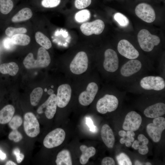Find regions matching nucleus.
<instances>
[{"mask_svg": "<svg viewBox=\"0 0 165 165\" xmlns=\"http://www.w3.org/2000/svg\"><path fill=\"white\" fill-rule=\"evenodd\" d=\"M5 165H16L17 164L13 161L11 160H9L6 162Z\"/></svg>", "mask_w": 165, "mask_h": 165, "instance_id": "47", "label": "nucleus"}, {"mask_svg": "<svg viewBox=\"0 0 165 165\" xmlns=\"http://www.w3.org/2000/svg\"><path fill=\"white\" fill-rule=\"evenodd\" d=\"M57 165H72L71 153L67 149H64L57 154L55 161Z\"/></svg>", "mask_w": 165, "mask_h": 165, "instance_id": "22", "label": "nucleus"}, {"mask_svg": "<svg viewBox=\"0 0 165 165\" xmlns=\"http://www.w3.org/2000/svg\"><path fill=\"white\" fill-rule=\"evenodd\" d=\"M140 142L137 140H135L134 141V142L132 144V147L135 150L138 149L139 148Z\"/></svg>", "mask_w": 165, "mask_h": 165, "instance_id": "43", "label": "nucleus"}, {"mask_svg": "<svg viewBox=\"0 0 165 165\" xmlns=\"http://www.w3.org/2000/svg\"><path fill=\"white\" fill-rule=\"evenodd\" d=\"M145 164L147 165H151L152 164L151 163L149 162H147L145 163Z\"/></svg>", "mask_w": 165, "mask_h": 165, "instance_id": "52", "label": "nucleus"}, {"mask_svg": "<svg viewBox=\"0 0 165 165\" xmlns=\"http://www.w3.org/2000/svg\"><path fill=\"white\" fill-rule=\"evenodd\" d=\"M33 15L31 10L28 8H24L20 10L12 18L13 22L25 21L31 18Z\"/></svg>", "mask_w": 165, "mask_h": 165, "instance_id": "23", "label": "nucleus"}, {"mask_svg": "<svg viewBox=\"0 0 165 165\" xmlns=\"http://www.w3.org/2000/svg\"><path fill=\"white\" fill-rule=\"evenodd\" d=\"M125 87L127 90L133 92L160 93L165 90V78L161 75H145Z\"/></svg>", "mask_w": 165, "mask_h": 165, "instance_id": "2", "label": "nucleus"}, {"mask_svg": "<svg viewBox=\"0 0 165 165\" xmlns=\"http://www.w3.org/2000/svg\"><path fill=\"white\" fill-rule=\"evenodd\" d=\"M105 27L104 22L100 19H97L91 22L82 24L80 27L81 31L86 36L93 34L98 35L103 31Z\"/></svg>", "mask_w": 165, "mask_h": 165, "instance_id": "15", "label": "nucleus"}, {"mask_svg": "<svg viewBox=\"0 0 165 165\" xmlns=\"http://www.w3.org/2000/svg\"><path fill=\"white\" fill-rule=\"evenodd\" d=\"M138 141L142 144L147 145L148 143V140L143 134H141L138 137Z\"/></svg>", "mask_w": 165, "mask_h": 165, "instance_id": "42", "label": "nucleus"}, {"mask_svg": "<svg viewBox=\"0 0 165 165\" xmlns=\"http://www.w3.org/2000/svg\"><path fill=\"white\" fill-rule=\"evenodd\" d=\"M144 113L149 118L160 117L165 114V104L162 102H158L149 105L145 109Z\"/></svg>", "mask_w": 165, "mask_h": 165, "instance_id": "18", "label": "nucleus"}, {"mask_svg": "<svg viewBox=\"0 0 165 165\" xmlns=\"http://www.w3.org/2000/svg\"><path fill=\"white\" fill-rule=\"evenodd\" d=\"M165 128V119L162 117L154 118L153 123L148 124L146 127L147 132L155 142L160 141L161 134Z\"/></svg>", "mask_w": 165, "mask_h": 165, "instance_id": "7", "label": "nucleus"}, {"mask_svg": "<svg viewBox=\"0 0 165 165\" xmlns=\"http://www.w3.org/2000/svg\"><path fill=\"white\" fill-rule=\"evenodd\" d=\"M65 137L64 130L57 128L49 133L45 137L43 144L48 148H51L58 146L62 143Z\"/></svg>", "mask_w": 165, "mask_h": 165, "instance_id": "9", "label": "nucleus"}, {"mask_svg": "<svg viewBox=\"0 0 165 165\" xmlns=\"http://www.w3.org/2000/svg\"><path fill=\"white\" fill-rule=\"evenodd\" d=\"M152 71L146 64L140 60H129L121 64L115 78L117 83L125 86Z\"/></svg>", "mask_w": 165, "mask_h": 165, "instance_id": "1", "label": "nucleus"}, {"mask_svg": "<svg viewBox=\"0 0 165 165\" xmlns=\"http://www.w3.org/2000/svg\"><path fill=\"white\" fill-rule=\"evenodd\" d=\"M13 154L15 155L16 161L17 163H20L23 160L24 156V154L20 153V149L16 148L13 150Z\"/></svg>", "mask_w": 165, "mask_h": 165, "instance_id": "37", "label": "nucleus"}, {"mask_svg": "<svg viewBox=\"0 0 165 165\" xmlns=\"http://www.w3.org/2000/svg\"><path fill=\"white\" fill-rule=\"evenodd\" d=\"M119 100L115 95L106 94L97 101L96 104L97 111L105 114L116 110L118 107Z\"/></svg>", "mask_w": 165, "mask_h": 165, "instance_id": "6", "label": "nucleus"}, {"mask_svg": "<svg viewBox=\"0 0 165 165\" xmlns=\"http://www.w3.org/2000/svg\"><path fill=\"white\" fill-rule=\"evenodd\" d=\"M134 164L136 165H142L143 164L140 161H139L138 160H136L135 163H134Z\"/></svg>", "mask_w": 165, "mask_h": 165, "instance_id": "51", "label": "nucleus"}, {"mask_svg": "<svg viewBox=\"0 0 165 165\" xmlns=\"http://www.w3.org/2000/svg\"><path fill=\"white\" fill-rule=\"evenodd\" d=\"M61 0H42V6L46 8H53L57 6L60 3Z\"/></svg>", "mask_w": 165, "mask_h": 165, "instance_id": "35", "label": "nucleus"}, {"mask_svg": "<svg viewBox=\"0 0 165 165\" xmlns=\"http://www.w3.org/2000/svg\"><path fill=\"white\" fill-rule=\"evenodd\" d=\"M15 110L12 105H8L0 110V123L5 124L8 123L13 116Z\"/></svg>", "mask_w": 165, "mask_h": 165, "instance_id": "20", "label": "nucleus"}, {"mask_svg": "<svg viewBox=\"0 0 165 165\" xmlns=\"http://www.w3.org/2000/svg\"><path fill=\"white\" fill-rule=\"evenodd\" d=\"M80 149L82 152L80 158V163L82 165L86 164L89 158L95 154V148L93 146L88 147L86 145H82L80 146Z\"/></svg>", "mask_w": 165, "mask_h": 165, "instance_id": "21", "label": "nucleus"}, {"mask_svg": "<svg viewBox=\"0 0 165 165\" xmlns=\"http://www.w3.org/2000/svg\"><path fill=\"white\" fill-rule=\"evenodd\" d=\"M114 20L122 27H126L129 24V20L127 18L121 13H116L114 15Z\"/></svg>", "mask_w": 165, "mask_h": 165, "instance_id": "30", "label": "nucleus"}, {"mask_svg": "<svg viewBox=\"0 0 165 165\" xmlns=\"http://www.w3.org/2000/svg\"><path fill=\"white\" fill-rule=\"evenodd\" d=\"M142 122L141 116L136 112L131 111L126 115L123 125L126 130L135 131L139 128Z\"/></svg>", "mask_w": 165, "mask_h": 165, "instance_id": "16", "label": "nucleus"}, {"mask_svg": "<svg viewBox=\"0 0 165 165\" xmlns=\"http://www.w3.org/2000/svg\"><path fill=\"white\" fill-rule=\"evenodd\" d=\"M43 90L40 87L34 89L30 95V101L31 105L36 106L38 104L43 94Z\"/></svg>", "mask_w": 165, "mask_h": 165, "instance_id": "27", "label": "nucleus"}, {"mask_svg": "<svg viewBox=\"0 0 165 165\" xmlns=\"http://www.w3.org/2000/svg\"><path fill=\"white\" fill-rule=\"evenodd\" d=\"M3 45L5 48L8 50H11L13 49L14 45L12 42L11 39L6 38L3 41Z\"/></svg>", "mask_w": 165, "mask_h": 165, "instance_id": "40", "label": "nucleus"}, {"mask_svg": "<svg viewBox=\"0 0 165 165\" xmlns=\"http://www.w3.org/2000/svg\"><path fill=\"white\" fill-rule=\"evenodd\" d=\"M126 132L124 130H121L119 132V135L122 137H124L126 136Z\"/></svg>", "mask_w": 165, "mask_h": 165, "instance_id": "46", "label": "nucleus"}, {"mask_svg": "<svg viewBox=\"0 0 165 165\" xmlns=\"http://www.w3.org/2000/svg\"><path fill=\"white\" fill-rule=\"evenodd\" d=\"M101 164L102 165H115V162L113 159L109 157L104 158L102 160Z\"/></svg>", "mask_w": 165, "mask_h": 165, "instance_id": "39", "label": "nucleus"}, {"mask_svg": "<svg viewBox=\"0 0 165 165\" xmlns=\"http://www.w3.org/2000/svg\"><path fill=\"white\" fill-rule=\"evenodd\" d=\"M138 152L141 154L144 155L147 154L148 152V148L147 145L142 144L140 145Z\"/></svg>", "mask_w": 165, "mask_h": 165, "instance_id": "41", "label": "nucleus"}, {"mask_svg": "<svg viewBox=\"0 0 165 165\" xmlns=\"http://www.w3.org/2000/svg\"><path fill=\"white\" fill-rule=\"evenodd\" d=\"M99 89L97 83L92 82L87 86L86 90L82 92L79 97V101L82 105L86 106L90 105L94 100Z\"/></svg>", "mask_w": 165, "mask_h": 165, "instance_id": "13", "label": "nucleus"}, {"mask_svg": "<svg viewBox=\"0 0 165 165\" xmlns=\"http://www.w3.org/2000/svg\"><path fill=\"white\" fill-rule=\"evenodd\" d=\"M88 63L86 53L84 51L79 52L76 54L70 64V71L75 74H81L87 70Z\"/></svg>", "mask_w": 165, "mask_h": 165, "instance_id": "10", "label": "nucleus"}, {"mask_svg": "<svg viewBox=\"0 0 165 165\" xmlns=\"http://www.w3.org/2000/svg\"><path fill=\"white\" fill-rule=\"evenodd\" d=\"M13 7V4L12 0H0V11L2 13H9Z\"/></svg>", "mask_w": 165, "mask_h": 165, "instance_id": "28", "label": "nucleus"}, {"mask_svg": "<svg viewBox=\"0 0 165 165\" xmlns=\"http://www.w3.org/2000/svg\"><path fill=\"white\" fill-rule=\"evenodd\" d=\"M24 127L25 133L30 137H36L40 132L38 120L35 115L31 112H28L24 114Z\"/></svg>", "mask_w": 165, "mask_h": 165, "instance_id": "8", "label": "nucleus"}, {"mask_svg": "<svg viewBox=\"0 0 165 165\" xmlns=\"http://www.w3.org/2000/svg\"><path fill=\"white\" fill-rule=\"evenodd\" d=\"M57 101L56 95L54 94H51L46 101L40 105L37 109V113L39 114L45 113L46 118L49 119L53 118L56 112Z\"/></svg>", "mask_w": 165, "mask_h": 165, "instance_id": "14", "label": "nucleus"}, {"mask_svg": "<svg viewBox=\"0 0 165 165\" xmlns=\"http://www.w3.org/2000/svg\"><path fill=\"white\" fill-rule=\"evenodd\" d=\"M135 135V133L134 131L132 130H128L126 133V136L127 137H134Z\"/></svg>", "mask_w": 165, "mask_h": 165, "instance_id": "44", "label": "nucleus"}, {"mask_svg": "<svg viewBox=\"0 0 165 165\" xmlns=\"http://www.w3.org/2000/svg\"><path fill=\"white\" fill-rule=\"evenodd\" d=\"M126 141V139L125 137H123L119 140V142L121 144L125 143Z\"/></svg>", "mask_w": 165, "mask_h": 165, "instance_id": "49", "label": "nucleus"}, {"mask_svg": "<svg viewBox=\"0 0 165 165\" xmlns=\"http://www.w3.org/2000/svg\"><path fill=\"white\" fill-rule=\"evenodd\" d=\"M35 59L32 53H29L23 61L26 68L30 69L39 68H45L50 63V57L48 52L44 48L41 47L38 50L37 58Z\"/></svg>", "mask_w": 165, "mask_h": 165, "instance_id": "3", "label": "nucleus"}, {"mask_svg": "<svg viewBox=\"0 0 165 165\" xmlns=\"http://www.w3.org/2000/svg\"><path fill=\"white\" fill-rule=\"evenodd\" d=\"M138 39L141 49L146 52L152 51L155 47L158 46L160 42L159 37L151 34L145 29H141L139 32Z\"/></svg>", "mask_w": 165, "mask_h": 165, "instance_id": "4", "label": "nucleus"}, {"mask_svg": "<svg viewBox=\"0 0 165 165\" xmlns=\"http://www.w3.org/2000/svg\"><path fill=\"white\" fill-rule=\"evenodd\" d=\"M86 123L90 128V131L93 132H95L97 131V127L94 125L93 121L90 118L88 117L86 118Z\"/></svg>", "mask_w": 165, "mask_h": 165, "instance_id": "38", "label": "nucleus"}, {"mask_svg": "<svg viewBox=\"0 0 165 165\" xmlns=\"http://www.w3.org/2000/svg\"><path fill=\"white\" fill-rule=\"evenodd\" d=\"M6 158V154L2 152V151L0 150V158L2 160H5Z\"/></svg>", "mask_w": 165, "mask_h": 165, "instance_id": "45", "label": "nucleus"}, {"mask_svg": "<svg viewBox=\"0 0 165 165\" xmlns=\"http://www.w3.org/2000/svg\"><path fill=\"white\" fill-rule=\"evenodd\" d=\"M36 42L46 49H49L52 47V43L50 39L42 32L37 31L35 34Z\"/></svg>", "mask_w": 165, "mask_h": 165, "instance_id": "25", "label": "nucleus"}, {"mask_svg": "<svg viewBox=\"0 0 165 165\" xmlns=\"http://www.w3.org/2000/svg\"><path fill=\"white\" fill-rule=\"evenodd\" d=\"M102 139L105 145L109 148H112L115 142V137L112 129L107 124L104 125L101 131Z\"/></svg>", "mask_w": 165, "mask_h": 165, "instance_id": "19", "label": "nucleus"}, {"mask_svg": "<svg viewBox=\"0 0 165 165\" xmlns=\"http://www.w3.org/2000/svg\"><path fill=\"white\" fill-rule=\"evenodd\" d=\"M126 140L129 141L130 142H133L134 140V137H127V138H126Z\"/></svg>", "mask_w": 165, "mask_h": 165, "instance_id": "48", "label": "nucleus"}, {"mask_svg": "<svg viewBox=\"0 0 165 165\" xmlns=\"http://www.w3.org/2000/svg\"><path fill=\"white\" fill-rule=\"evenodd\" d=\"M27 29L24 27L15 28L12 27L8 28L5 31L6 34L9 37L19 34H24L27 32Z\"/></svg>", "mask_w": 165, "mask_h": 165, "instance_id": "32", "label": "nucleus"}, {"mask_svg": "<svg viewBox=\"0 0 165 165\" xmlns=\"http://www.w3.org/2000/svg\"><path fill=\"white\" fill-rule=\"evenodd\" d=\"M91 2V0H75V5L76 8L81 9L89 6Z\"/></svg>", "mask_w": 165, "mask_h": 165, "instance_id": "36", "label": "nucleus"}, {"mask_svg": "<svg viewBox=\"0 0 165 165\" xmlns=\"http://www.w3.org/2000/svg\"><path fill=\"white\" fill-rule=\"evenodd\" d=\"M104 56L103 68L115 77L121 65L117 53L113 49L109 48L105 50Z\"/></svg>", "mask_w": 165, "mask_h": 165, "instance_id": "5", "label": "nucleus"}, {"mask_svg": "<svg viewBox=\"0 0 165 165\" xmlns=\"http://www.w3.org/2000/svg\"><path fill=\"white\" fill-rule=\"evenodd\" d=\"M90 11L84 9L77 13L75 15V20L79 23H83L88 20L90 18Z\"/></svg>", "mask_w": 165, "mask_h": 165, "instance_id": "29", "label": "nucleus"}, {"mask_svg": "<svg viewBox=\"0 0 165 165\" xmlns=\"http://www.w3.org/2000/svg\"><path fill=\"white\" fill-rule=\"evenodd\" d=\"M135 11L139 18L147 23H152L156 19L155 11L148 4L145 3L138 4L136 6Z\"/></svg>", "mask_w": 165, "mask_h": 165, "instance_id": "12", "label": "nucleus"}, {"mask_svg": "<svg viewBox=\"0 0 165 165\" xmlns=\"http://www.w3.org/2000/svg\"><path fill=\"white\" fill-rule=\"evenodd\" d=\"M23 123V120L20 116L16 115L13 117L9 122L8 125L9 127L13 130H17Z\"/></svg>", "mask_w": 165, "mask_h": 165, "instance_id": "31", "label": "nucleus"}, {"mask_svg": "<svg viewBox=\"0 0 165 165\" xmlns=\"http://www.w3.org/2000/svg\"><path fill=\"white\" fill-rule=\"evenodd\" d=\"M125 143V144L126 146L127 147H130L132 145L131 142L126 140Z\"/></svg>", "mask_w": 165, "mask_h": 165, "instance_id": "50", "label": "nucleus"}, {"mask_svg": "<svg viewBox=\"0 0 165 165\" xmlns=\"http://www.w3.org/2000/svg\"><path fill=\"white\" fill-rule=\"evenodd\" d=\"M9 139L15 142L20 141L23 138V136L17 130H13L9 134Z\"/></svg>", "mask_w": 165, "mask_h": 165, "instance_id": "34", "label": "nucleus"}, {"mask_svg": "<svg viewBox=\"0 0 165 165\" xmlns=\"http://www.w3.org/2000/svg\"><path fill=\"white\" fill-rule=\"evenodd\" d=\"M72 89L68 84H64L58 87L56 95L57 105L60 108H64L68 104L71 99Z\"/></svg>", "mask_w": 165, "mask_h": 165, "instance_id": "17", "label": "nucleus"}, {"mask_svg": "<svg viewBox=\"0 0 165 165\" xmlns=\"http://www.w3.org/2000/svg\"><path fill=\"white\" fill-rule=\"evenodd\" d=\"M117 49L119 53L128 60L138 59L140 54L138 51L129 41L122 39L118 42Z\"/></svg>", "mask_w": 165, "mask_h": 165, "instance_id": "11", "label": "nucleus"}, {"mask_svg": "<svg viewBox=\"0 0 165 165\" xmlns=\"http://www.w3.org/2000/svg\"><path fill=\"white\" fill-rule=\"evenodd\" d=\"M116 159L119 165H132L129 157L125 153L122 152L117 156Z\"/></svg>", "mask_w": 165, "mask_h": 165, "instance_id": "33", "label": "nucleus"}, {"mask_svg": "<svg viewBox=\"0 0 165 165\" xmlns=\"http://www.w3.org/2000/svg\"><path fill=\"white\" fill-rule=\"evenodd\" d=\"M11 40L14 45L21 46L27 45L30 42L29 36L24 34L15 35L11 37Z\"/></svg>", "mask_w": 165, "mask_h": 165, "instance_id": "26", "label": "nucleus"}, {"mask_svg": "<svg viewBox=\"0 0 165 165\" xmlns=\"http://www.w3.org/2000/svg\"><path fill=\"white\" fill-rule=\"evenodd\" d=\"M18 70V65L14 62L4 63L0 66V72L2 74H9L11 76H14Z\"/></svg>", "mask_w": 165, "mask_h": 165, "instance_id": "24", "label": "nucleus"}]
</instances>
